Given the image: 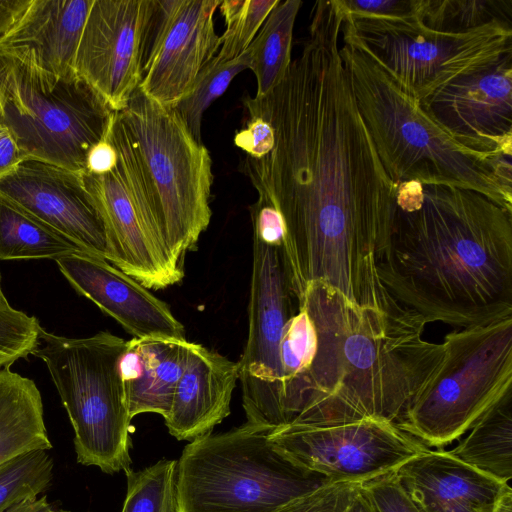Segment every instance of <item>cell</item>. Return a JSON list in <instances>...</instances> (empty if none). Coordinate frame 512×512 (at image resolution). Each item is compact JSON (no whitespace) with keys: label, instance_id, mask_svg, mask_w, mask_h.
<instances>
[{"label":"cell","instance_id":"6da1fadb","mask_svg":"<svg viewBox=\"0 0 512 512\" xmlns=\"http://www.w3.org/2000/svg\"><path fill=\"white\" fill-rule=\"evenodd\" d=\"M344 15L313 8L308 37L284 79L269 93L245 96L244 127L234 144L239 170L272 209L300 301L321 284L358 307L389 310L398 302L377 266L396 211L386 173L359 113L340 55Z\"/></svg>","mask_w":512,"mask_h":512},{"label":"cell","instance_id":"7a4b0ae2","mask_svg":"<svg viewBox=\"0 0 512 512\" xmlns=\"http://www.w3.org/2000/svg\"><path fill=\"white\" fill-rule=\"evenodd\" d=\"M379 279L427 324L485 325L512 316V213L486 196L401 182Z\"/></svg>","mask_w":512,"mask_h":512},{"label":"cell","instance_id":"3957f363","mask_svg":"<svg viewBox=\"0 0 512 512\" xmlns=\"http://www.w3.org/2000/svg\"><path fill=\"white\" fill-rule=\"evenodd\" d=\"M299 303L313 324L315 349L294 390L290 423L398 422L442 358V343L423 338L427 322L401 304L358 307L321 284L309 286Z\"/></svg>","mask_w":512,"mask_h":512},{"label":"cell","instance_id":"277c9868","mask_svg":"<svg viewBox=\"0 0 512 512\" xmlns=\"http://www.w3.org/2000/svg\"><path fill=\"white\" fill-rule=\"evenodd\" d=\"M106 139L134 202L184 266L212 216L208 149L174 108L154 102L139 88L123 110L113 112Z\"/></svg>","mask_w":512,"mask_h":512},{"label":"cell","instance_id":"5b68a950","mask_svg":"<svg viewBox=\"0 0 512 512\" xmlns=\"http://www.w3.org/2000/svg\"><path fill=\"white\" fill-rule=\"evenodd\" d=\"M341 35L357 108L391 180L472 190L512 213L511 158L487 159L456 142L343 27Z\"/></svg>","mask_w":512,"mask_h":512},{"label":"cell","instance_id":"8992f818","mask_svg":"<svg viewBox=\"0 0 512 512\" xmlns=\"http://www.w3.org/2000/svg\"><path fill=\"white\" fill-rule=\"evenodd\" d=\"M273 428L246 422L194 438L177 461L180 512H275L329 483L270 442Z\"/></svg>","mask_w":512,"mask_h":512},{"label":"cell","instance_id":"52a82bcc","mask_svg":"<svg viewBox=\"0 0 512 512\" xmlns=\"http://www.w3.org/2000/svg\"><path fill=\"white\" fill-rule=\"evenodd\" d=\"M127 341L101 331L68 338L43 327L32 354L46 364L74 430L77 461L104 473L131 470L129 405L121 361Z\"/></svg>","mask_w":512,"mask_h":512},{"label":"cell","instance_id":"ba28073f","mask_svg":"<svg viewBox=\"0 0 512 512\" xmlns=\"http://www.w3.org/2000/svg\"><path fill=\"white\" fill-rule=\"evenodd\" d=\"M0 123L27 159L77 173L106 138L113 111L78 75L57 76L0 53Z\"/></svg>","mask_w":512,"mask_h":512},{"label":"cell","instance_id":"9c48e42d","mask_svg":"<svg viewBox=\"0 0 512 512\" xmlns=\"http://www.w3.org/2000/svg\"><path fill=\"white\" fill-rule=\"evenodd\" d=\"M442 358L396 424L422 444L458 439L512 391V316L453 331Z\"/></svg>","mask_w":512,"mask_h":512},{"label":"cell","instance_id":"30bf717a","mask_svg":"<svg viewBox=\"0 0 512 512\" xmlns=\"http://www.w3.org/2000/svg\"><path fill=\"white\" fill-rule=\"evenodd\" d=\"M250 211L253 263L249 325L238 374L246 422L275 429L286 425L281 346L300 303L277 214L254 204Z\"/></svg>","mask_w":512,"mask_h":512},{"label":"cell","instance_id":"8fae6325","mask_svg":"<svg viewBox=\"0 0 512 512\" xmlns=\"http://www.w3.org/2000/svg\"><path fill=\"white\" fill-rule=\"evenodd\" d=\"M343 30L419 102L512 54V25L502 22L447 33L427 28L418 16L391 19L345 14Z\"/></svg>","mask_w":512,"mask_h":512},{"label":"cell","instance_id":"7c38bea8","mask_svg":"<svg viewBox=\"0 0 512 512\" xmlns=\"http://www.w3.org/2000/svg\"><path fill=\"white\" fill-rule=\"evenodd\" d=\"M272 445L301 468L330 482L362 484L394 472L427 448L395 422L289 423L269 435Z\"/></svg>","mask_w":512,"mask_h":512},{"label":"cell","instance_id":"4fadbf2b","mask_svg":"<svg viewBox=\"0 0 512 512\" xmlns=\"http://www.w3.org/2000/svg\"><path fill=\"white\" fill-rule=\"evenodd\" d=\"M154 10L155 0H93L75 71L113 112L139 88Z\"/></svg>","mask_w":512,"mask_h":512},{"label":"cell","instance_id":"5bb4252c","mask_svg":"<svg viewBox=\"0 0 512 512\" xmlns=\"http://www.w3.org/2000/svg\"><path fill=\"white\" fill-rule=\"evenodd\" d=\"M218 0H155L140 91L174 108L190 94L200 71L218 54Z\"/></svg>","mask_w":512,"mask_h":512},{"label":"cell","instance_id":"9a60e30c","mask_svg":"<svg viewBox=\"0 0 512 512\" xmlns=\"http://www.w3.org/2000/svg\"><path fill=\"white\" fill-rule=\"evenodd\" d=\"M419 103L463 147L487 159L511 158L512 54L454 80Z\"/></svg>","mask_w":512,"mask_h":512},{"label":"cell","instance_id":"2e32d148","mask_svg":"<svg viewBox=\"0 0 512 512\" xmlns=\"http://www.w3.org/2000/svg\"><path fill=\"white\" fill-rule=\"evenodd\" d=\"M0 195L84 251L112 262L106 226L83 173L26 159L0 181Z\"/></svg>","mask_w":512,"mask_h":512},{"label":"cell","instance_id":"e0dca14e","mask_svg":"<svg viewBox=\"0 0 512 512\" xmlns=\"http://www.w3.org/2000/svg\"><path fill=\"white\" fill-rule=\"evenodd\" d=\"M83 178L106 226L111 264L148 289L181 282L184 266L134 202L118 161L104 172H84Z\"/></svg>","mask_w":512,"mask_h":512},{"label":"cell","instance_id":"ac0fdd59","mask_svg":"<svg viewBox=\"0 0 512 512\" xmlns=\"http://www.w3.org/2000/svg\"><path fill=\"white\" fill-rule=\"evenodd\" d=\"M55 262L75 291L114 318L134 338L186 340L185 329L170 307L104 258L81 251Z\"/></svg>","mask_w":512,"mask_h":512},{"label":"cell","instance_id":"d6986e66","mask_svg":"<svg viewBox=\"0 0 512 512\" xmlns=\"http://www.w3.org/2000/svg\"><path fill=\"white\" fill-rule=\"evenodd\" d=\"M394 474L420 512H494L510 486L442 450L426 449Z\"/></svg>","mask_w":512,"mask_h":512},{"label":"cell","instance_id":"ffe728a7","mask_svg":"<svg viewBox=\"0 0 512 512\" xmlns=\"http://www.w3.org/2000/svg\"><path fill=\"white\" fill-rule=\"evenodd\" d=\"M93 0H31L0 38V53L57 76H74L82 31Z\"/></svg>","mask_w":512,"mask_h":512},{"label":"cell","instance_id":"44dd1931","mask_svg":"<svg viewBox=\"0 0 512 512\" xmlns=\"http://www.w3.org/2000/svg\"><path fill=\"white\" fill-rule=\"evenodd\" d=\"M239 380L238 362L200 344H190L165 424L178 440L208 434L230 414Z\"/></svg>","mask_w":512,"mask_h":512},{"label":"cell","instance_id":"7402d4cb","mask_svg":"<svg viewBox=\"0 0 512 512\" xmlns=\"http://www.w3.org/2000/svg\"><path fill=\"white\" fill-rule=\"evenodd\" d=\"M191 342L169 338H132L121 361L131 418L141 413L169 414Z\"/></svg>","mask_w":512,"mask_h":512},{"label":"cell","instance_id":"603a6c76","mask_svg":"<svg viewBox=\"0 0 512 512\" xmlns=\"http://www.w3.org/2000/svg\"><path fill=\"white\" fill-rule=\"evenodd\" d=\"M43 403L35 382L0 369V467L35 450H48Z\"/></svg>","mask_w":512,"mask_h":512},{"label":"cell","instance_id":"cb8c5ba5","mask_svg":"<svg viewBox=\"0 0 512 512\" xmlns=\"http://www.w3.org/2000/svg\"><path fill=\"white\" fill-rule=\"evenodd\" d=\"M449 453L508 483L512 477V391L489 408Z\"/></svg>","mask_w":512,"mask_h":512},{"label":"cell","instance_id":"d4e9b609","mask_svg":"<svg viewBox=\"0 0 512 512\" xmlns=\"http://www.w3.org/2000/svg\"><path fill=\"white\" fill-rule=\"evenodd\" d=\"M300 0L279 1L247 48L249 68L255 75V96L269 93L284 79L292 62L291 50Z\"/></svg>","mask_w":512,"mask_h":512},{"label":"cell","instance_id":"484cf974","mask_svg":"<svg viewBox=\"0 0 512 512\" xmlns=\"http://www.w3.org/2000/svg\"><path fill=\"white\" fill-rule=\"evenodd\" d=\"M81 251L66 236L0 195V260H56Z\"/></svg>","mask_w":512,"mask_h":512},{"label":"cell","instance_id":"4316f807","mask_svg":"<svg viewBox=\"0 0 512 512\" xmlns=\"http://www.w3.org/2000/svg\"><path fill=\"white\" fill-rule=\"evenodd\" d=\"M419 19L427 28L468 32L493 22L512 25L511 0H424Z\"/></svg>","mask_w":512,"mask_h":512},{"label":"cell","instance_id":"83f0119b","mask_svg":"<svg viewBox=\"0 0 512 512\" xmlns=\"http://www.w3.org/2000/svg\"><path fill=\"white\" fill-rule=\"evenodd\" d=\"M248 68L247 50L224 62L215 56L198 74L190 94L174 107L197 142L202 143L201 123L206 109L227 90L236 75Z\"/></svg>","mask_w":512,"mask_h":512},{"label":"cell","instance_id":"f1b7e54d","mask_svg":"<svg viewBox=\"0 0 512 512\" xmlns=\"http://www.w3.org/2000/svg\"><path fill=\"white\" fill-rule=\"evenodd\" d=\"M176 475L177 461L166 459L140 471H127L121 512H180Z\"/></svg>","mask_w":512,"mask_h":512},{"label":"cell","instance_id":"f546056e","mask_svg":"<svg viewBox=\"0 0 512 512\" xmlns=\"http://www.w3.org/2000/svg\"><path fill=\"white\" fill-rule=\"evenodd\" d=\"M280 0H225L219 9L225 21L216 57L229 61L244 53L271 10Z\"/></svg>","mask_w":512,"mask_h":512},{"label":"cell","instance_id":"4dcf8cb0","mask_svg":"<svg viewBox=\"0 0 512 512\" xmlns=\"http://www.w3.org/2000/svg\"><path fill=\"white\" fill-rule=\"evenodd\" d=\"M53 460L47 450L20 455L0 467V512L14 503L36 497L50 484Z\"/></svg>","mask_w":512,"mask_h":512},{"label":"cell","instance_id":"1f68e13d","mask_svg":"<svg viewBox=\"0 0 512 512\" xmlns=\"http://www.w3.org/2000/svg\"><path fill=\"white\" fill-rule=\"evenodd\" d=\"M42 326L34 316L13 307L0 309V369L32 354Z\"/></svg>","mask_w":512,"mask_h":512},{"label":"cell","instance_id":"d6a6232c","mask_svg":"<svg viewBox=\"0 0 512 512\" xmlns=\"http://www.w3.org/2000/svg\"><path fill=\"white\" fill-rule=\"evenodd\" d=\"M359 486L353 482H329L275 512H347Z\"/></svg>","mask_w":512,"mask_h":512},{"label":"cell","instance_id":"836d02e7","mask_svg":"<svg viewBox=\"0 0 512 512\" xmlns=\"http://www.w3.org/2000/svg\"><path fill=\"white\" fill-rule=\"evenodd\" d=\"M376 512H420L397 481L394 472L360 484Z\"/></svg>","mask_w":512,"mask_h":512},{"label":"cell","instance_id":"e575fe53","mask_svg":"<svg viewBox=\"0 0 512 512\" xmlns=\"http://www.w3.org/2000/svg\"><path fill=\"white\" fill-rule=\"evenodd\" d=\"M347 16L405 19L420 16L424 0H338Z\"/></svg>","mask_w":512,"mask_h":512},{"label":"cell","instance_id":"d590c367","mask_svg":"<svg viewBox=\"0 0 512 512\" xmlns=\"http://www.w3.org/2000/svg\"><path fill=\"white\" fill-rule=\"evenodd\" d=\"M26 159L13 134L0 123V181L11 175Z\"/></svg>","mask_w":512,"mask_h":512},{"label":"cell","instance_id":"8d00e7d4","mask_svg":"<svg viewBox=\"0 0 512 512\" xmlns=\"http://www.w3.org/2000/svg\"><path fill=\"white\" fill-rule=\"evenodd\" d=\"M31 0H0V38L19 20Z\"/></svg>","mask_w":512,"mask_h":512},{"label":"cell","instance_id":"74e56055","mask_svg":"<svg viewBox=\"0 0 512 512\" xmlns=\"http://www.w3.org/2000/svg\"><path fill=\"white\" fill-rule=\"evenodd\" d=\"M5 512H69L54 508L47 498L28 497L11 505Z\"/></svg>","mask_w":512,"mask_h":512},{"label":"cell","instance_id":"f35d334b","mask_svg":"<svg viewBox=\"0 0 512 512\" xmlns=\"http://www.w3.org/2000/svg\"><path fill=\"white\" fill-rule=\"evenodd\" d=\"M360 487V486H359ZM347 512H376L368 499L362 494L360 488L351 501Z\"/></svg>","mask_w":512,"mask_h":512},{"label":"cell","instance_id":"ab89813d","mask_svg":"<svg viewBox=\"0 0 512 512\" xmlns=\"http://www.w3.org/2000/svg\"><path fill=\"white\" fill-rule=\"evenodd\" d=\"M494 512H512V490L510 486L502 494Z\"/></svg>","mask_w":512,"mask_h":512},{"label":"cell","instance_id":"60d3db41","mask_svg":"<svg viewBox=\"0 0 512 512\" xmlns=\"http://www.w3.org/2000/svg\"><path fill=\"white\" fill-rule=\"evenodd\" d=\"M2 277H1V272H0V309H8L10 307H12L7 298L5 297L4 293H3V289H2Z\"/></svg>","mask_w":512,"mask_h":512},{"label":"cell","instance_id":"b9f144b4","mask_svg":"<svg viewBox=\"0 0 512 512\" xmlns=\"http://www.w3.org/2000/svg\"><path fill=\"white\" fill-rule=\"evenodd\" d=\"M2 115V105H1V101H0V117Z\"/></svg>","mask_w":512,"mask_h":512}]
</instances>
